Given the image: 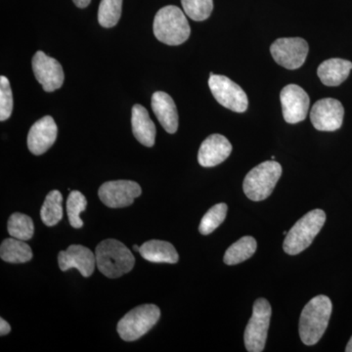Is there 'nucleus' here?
<instances>
[{"instance_id": "obj_18", "label": "nucleus", "mask_w": 352, "mask_h": 352, "mask_svg": "<svg viewBox=\"0 0 352 352\" xmlns=\"http://www.w3.org/2000/svg\"><path fill=\"white\" fill-rule=\"evenodd\" d=\"M131 126L134 138L146 147H153L156 138V126L149 113L143 106L135 104L132 107Z\"/></svg>"}, {"instance_id": "obj_20", "label": "nucleus", "mask_w": 352, "mask_h": 352, "mask_svg": "<svg viewBox=\"0 0 352 352\" xmlns=\"http://www.w3.org/2000/svg\"><path fill=\"white\" fill-rule=\"evenodd\" d=\"M139 254L146 261L154 263L175 264L179 259L175 248L166 241H148L141 245Z\"/></svg>"}, {"instance_id": "obj_3", "label": "nucleus", "mask_w": 352, "mask_h": 352, "mask_svg": "<svg viewBox=\"0 0 352 352\" xmlns=\"http://www.w3.org/2000/svg\"><path fill=\"white\" fill-rule=\"evenodd\" d=\"M155 36L168 45H180L189 38L191 29L182 9L168 6L160 9L155 16Z\"/></svg>"}, {"instance_id": "obj_14", "label": "nucleus", "mask_w": 352, "mask_h": 352, "mask_svg": "<svg viewBox=\"0 0 352 352\" xmlns=\"http://www.w3.org/2000/svg\"><path fill=\"white\" fill-rule=\"evenodd\" d=\"M58 127L50 116L41 118L32 124L28 134V148L36 156L43 155L50 149L56 141Z\"/></svg>"}, {"instance_id": "obj_22", "label": "nucleus", "mask_w": 352, "mask_h": 352, "mask_svg": "<svg viewBox=\"0 0 352 352\" xmlns=\"http://www.w3.org/2000/svg\"><path fill=\"white\" fill-rule=\"evenodd\" d=\"M256 248L258 244L256 239L251 236H245L227 249L224 254V263L227 265H236V264L244 263L254 256Z\"/></svg>"}, {"instance_id": "obj_7", "label": "nucleus", "mask_w": 352, "mask_h": 352, "mask_svg": "<svg viewBox=\"0 0 352 352\" xmlns=\"http://www.w3.org/2000/svg\"><path fill=\"white\" fill-rule=\"evenodd\" d=\"M271 314L272 309L267 300L258 298L254 302L252 315L244 335L245 346L248 351H263L267 340Z\"/></svg>"}, {"instance_id": "obj_5", "label": "nucleus", "mask_w": 352, "mask_h": 352, "mask_svg": "<svg viewBox=\"0 0 352 352\" xmlns=\"http://www.w3.org/2000/svg\"><path fill=\"white\" fill-rule=\"evenodd\" d=\"M281 175V164L273 160L254 166L243 182L245 196L254 201L265 200L272 194Z\"/></svg>"}, {"instance_id": "obj_28", "label": "nucleus", "mask_w": 352, "mask_h": 352, "mask_svg": "<svg viewBox=\"0 0 352 352\" xmlns=\"http://www.w3.org/2000/svg\"><path fill=\"white\" fill-rule=\"evenodd\" d=\"M184 12L192 20L205 21L214 9V0H182Z\"/></svg>"}, {"instance_id": "obj_1", "label": "nucleus", "mask_w": 352, "mask_h": 352, "mask_svg": "<svg viewBox=\"0 0 352 352\" xmlns=\"http://www.w3.org/2000/svg\"><path fill=\"white\" fill-rule=\"evenodd\" d=\"M333 305L327 296H315L302 309L300 336L303 344L314 346L323 337L332 314Z\"/></svg>"}, {"instance_id": "obj_19", "label": "nucleus", "mask_w": 352, "mask_h": 352, "mask_svg": "<svg viewBox=\"0 0 352 352\" xmlns=\"http://www.w3.org/2000/svg\"><path fill=\"white\" fill-rule=\"evenodd\" d=\"M352 63L340 58H332L320 64L317 75L326 87H339L349 78Z\"/></svg>"}, {"instance_id": "obj_31", "label": "nucleus", "mask_w": 352, "mask_h": 352, "mask_svg": "<svg viewBox=\"0 0 352 352\" xmlns=\"http://www.w3.org/2000/svg\"><path fill=\"white\" fill-rule=\"evenodd\" d=\"M73 1L78 8H85V7L89 6L91 0H73Z\"/></svg>"}, {"instance_id": "obj_12", "label": "nucleus", "mask_w": 352, "mask_h": 352, "mask_svg": "<svg viewBox=\"0 0 352 352\" xmlns=\"http://www.w3.org/2000/svg\"><path fill=\"white\" fill-rule=\"evenodd\" d=\"M32 71L44 91L53 92L63 85L65 76L61 64L43 51H38L32 58Z\"/></svg>"}, {"instance_id": "obj_26", "label": "nucleus", "mask_w": 352, "mask_h": 352, "mask_svg": "<svg viewBox=\"0 0 352 352\" xmlns=\"http://www.w3.org/2000/svg\"><path fill=\"white\" fill-rule=\"evenodd\" d=\"M87 200L80 191H72L67 200V214L69 224L76 229L82 228L83 226L80 214L87 208Z\"/></svg>"}, {"instance_id": "obj_13", "label": "nucleus", "mask_w": 352, "mask_h": 352, "mask_svg": "<svg viewBox=\"0 0 352 352\" xmlns=\"http://www.w3.org/2000/svg\"><path fill=\"white\" fill-rule=\"evenodd\" d=\"M284 120L288 124H298L307 118L309 111V96L303 88L296 85H289L280 94Z\"/></svg>"}, {"instance_id": "obj_11", "label": "nucleus", "mask_w": 352, "mask_h": 352, "mask_svg": "<svg viewBox=\"0 0 352 352\" xmlns=\"http://www.w3.org/2000/svg\"><path fill=\"white\" fill-rule=\"evenodd\" d=\"M344 109L339 100L324 98L314 104L310 111V120L317 131H336L344 122Z\"/></svg>"}, {"instance_id": "obj_24", "label": "nucleus", "mask_w": 352, "mask_h": 352, "mask_svg": "<svg viewBox=\"0 0 352 352\" xmlns=\"http://www.w3.org/2000/svg\"><path fill=\"white\" fill-rule=\"evenodd\" d=\"M7 230L9 235L16 239L31 240L34 233V221L28 215L16 212L9 217Z\"/></svg>"}, {"instance_id": "obj_9", "label": "nucleus", "mask_w": 352, "mask_h": 352, "mask_svg": "<svg viewBox=\"0 0 352 352\" xmlns=\"http://www.w3.org/2000/svg\"><path fill=\"white\" fill-rule=\"evenodd\" d=\"M308 51V43L300 38H278L270 47L275 62L288 69L300 68L307 60Z\"/></svg>"}, {"instance_id": "obj_25", "label": "nucleus", "mask_w": 352, "mask_h": 352, "mask_svg": "<svg viewBox=\"0 0 352 352\" xmlns=\"http://www.w3.org/2000/svg\"><path fill=\"white\" fill-rule=\"evenodd\" d=\"M122 0H101L98 9V22L104 28H113L122 15Z\"/></svg>"}, {"instance_id": "obj_32", "label": "nucleus", "mask_w": 352, "mask_h": 352, "mask_svg": "<svg viewBox=\"0 0 352 352\" xmlns=\"http://www.w3.org/2000/svg\"><path fill=\"white\" fill-rule=\"evenodd\" d=\"M346 351L352 352V337L351 339L349 340V344H347Z\"/></svg>"}, {"instance_id": "obj_8", "label": "nucleus", "mask_w": 352, "mask_h": 352, "mask_svg": "<svg viewBox=\"0 0 352 352\" xmlns=\"http://www.w3.org/2000/svg\"><path fill=\"white\" fill-rule=\"evenodd\" d=\"M208 87L220 105L236 113H244L247 110L249 106L247 94L230 78L221 75L210 76Z\"/></svg>"}, {"instance_id": "obj_33", "label": "nucleus", "mask_w": 352, "mask_h": 352, "mask_svg": "<svg viewBox=\"0 0 352 352\" xmlns=\"http://www.w3.org/2000/svg\"><path fill=\"white\" fill-rule=\"evenodd\" d=\"M133 250L134 251L139 252V250H140V247H139V245H134Z\"/></svg>"}, {"instance_id": "obj_27", "label": "nucleus", "mask_w": 352, "mask_h": 352, "mask_svg": "<svg viewBox=\"0 0 352 352\" xmlns=\"http://www.w3.org/2000/svg\"><path fill=\"white\" fill-rule=\"evenodd\" d=\"M227 208L226 204L220 203L208 210L207 214L204 215L201 220L199 231L201 235H208V234L214 232L226 219Z\"/></svg>"}, {"instance_id": "obj_34", "label": "nucleus", "mask_w": 352, "mask_h": 352, "mask_svg": "<svg viewBox=\"0 0 352 352\" xmlns=\"http://www.w3.org/2000/svg\"><path fill=\"white\" fill-rule=\"evenodd\" d=\"M283 234H284V235H287V234H288V232H286V231H284Z\"/></svg>"}, {"instance_id": "obj_21", "label": "nucleus", "mask_w": 352, "mask_h": 352, "mask_svg": "<svg viewBox=\"0 0 352 352\" xmlns=\"http://www.w3.org/2000/svg\"><path fill=\"white\" fill-rule=\"evenodd\" d=\"M0 258L9 263H25L32 258V251L25 241L9 238L1 243Z\"/></svg>"}, {"instance_id": "obj_10", "label": "nucleus", "mask_w": 352, "mask_h": 352, "mask_svg": "<svg viewBox=\"0 0 352 352\" xmlns=\"http://www.w3.org/2000/svg\"><path fill=\"white\" fill-rule=\"evenodd\" d=\"M142 193L140 185L131 180H115L103 183L98 190L99 198L111 208H126Z\"/></svg>"}, {"instance_id": "obj_30", "label": "nucleus", "mask_w": 352, "mask_h": 352, "mask_svg": "<svg viewBox=\"0 0 352 352\" xmlns=\"http://www.w3.org/2000/svg\"><path fill=\"white\" fill-rule=\"evenodd\" d=\"M11 326L3 318L0 319V335L6 336L10 333Z\"/></svg>"}, {"instance_id": "obj_17", "label": "nucleus", "mask_w": 352, "mask_h": 352, "mask_svg": "<svg viewBox=\"0 0 352 352\" xmlns=\"http://www.w3.org/2000/svg\"><path fill=\"white\" fill-rule=\"evenodd\" d=\"M152 109L164 131L170 134L177 131V109L170 95L163 91L155 92L152 96Z\"/></svg>"}, {"instance_id": "obj_6", "label": "nucleus", "mask_w": 352, "mask_h": 352, "mask_svg": "<svg viewBox=\"0 0 352 352\" xmlns=\"http://www.w3.org/2000/svg\"><path fill=\"white\" fill-rule=\"evenodd\" d=\"M161 310L155 305L133 308L118 324V333L126 342H134L146 335L159 321Z\"/></svg>"}, {"instance_id": "obj_23", "label": "nucleus", "mask_w": 352, "mask_h": 352, "mask_svg": "<svg viewBox=\"0 0 352 352\" xmlns=\"http://www.w3.org/2000/svg\"><path fill=\"white\" fill-rule=\"evenodd\" d=\"M62 201L63 196L58 190H53L46 196L41 210V220L46 226H56L63 217Z\"/></svg>"}, {"instance_id": "obj_2", "label": "nucleus", "mask_w": 352, "mask_h": 352, "mask_svg": "<svg viewBox=\"0 0 352 352\" xmlns=\"http://www.w3.org/2000/svg\"><path fill=\"white\" fill-rule=\"evenodd\" d=\"M95 258L98 270L111 279L131 272L135 264V258L129 248L115 239L102 241L95 250Z\"/></svg>"}, {"instance_id": "obj_4", "label": "nucleus", "mask_w": 352, "mask_h": 352, "mask_svg": "<svg viewBox=\"0 0 352 352\" xmlns=\"http://www.w3.org/2000/svg\"><path fill=\"white\" fill-rule=\"evenodd\" d=\"M326 214L322 210H314L303 215L292 227L284 241V252L289 256H296L307 249L324 226Z\"/></svg>"}, {"instance_id": "obj_15", "label": "nucleus", "mask_w": 352, "mask_h": 352, "mask_svg": "<svg viewBox=\"0 0 352 352\" xmlns=\"http://www.w3.org/2000/svg\"><path fill=\"white\" fill-rule=\"evenodd\" d=\"M58 264L60 270L64 272L71 268H76L83 277H89L94 272L96 258L95 254L85 245H72L66 251L59 252Z\"/></svg>"}, {"instance_id": "obj_29", "label": "nucleus", "mask_w": 352, "mask_h": 352, "mask_svg": "<svg viewBox=\"0 0 352 352\" xmlns=\"http://www.w3.org/2000/svg\"><path fill=\"white\" fill-rule=\"evenodd\" d=\"M13 95L6 76H0V120L6 122L12 115Z\"/></svg>"}, {"instance_id": "obj_16", "label": "nucleus", "mask_w": 352, "mask_h": 352, "mask_svg": "<svg viewBox=\"0 0 352 352\" xmlns=\"http://www.w3.org/2000/svg\"><path fill=\"white\" fill-rule=\"evenodd\" d=\"M232 145L221 134H212L201 143L198 153V162L204 168L219 166L230 156Z\"/></svg>"}]
</instances>
